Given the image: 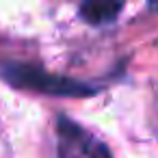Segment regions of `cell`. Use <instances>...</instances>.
<instances>
[{
    "mask_svg": "<svg viewBox=\"0 0 158 158\" xmlns=\"http://www.w3.org/2000/svg\"><path fill=\"white\" fill-rule=\"evenodd\" d=\"M0 76L7 82H11L13 87H22V89H33V91H41L48 95H63V98H85V95H93L95 89L87 82L67 78V76H59V74H48L37 65H28V63H2L0 65Z\"/></svg>",
    "mask_w": 158,
    "mask_h": 158,
    "instance_id": "cell-1",
    "label": "cell"
},
{
    "mask_svg": "<svg viewBox=\"0 0 158 158\" xmlns=\"http://www.w3.org/2000/svg\"><path fill=\"white\" fill-rule=\"evenodd\" d=\"M95 141L72 119L59 117V154L61 158H89Z\"/></svg>",
    "mask_w": 158,
    "mask_h": 158,
    "instance_id": "cell-2",
    "label": "cell"
},
{
    "mask_svg": "<svg viewBox=\"0 0 158 158\" xmlns=\"http://www.w3.org/2000/svg\"><path fill=\"white\" fill-rule=\"evenodd\" d=\"M121 9H123L121 2H85L80 7V15L89 24H106L113 22Z\"/></svg>",
    "mask_w": 158,
    "mask_h": 158,
    "instance_id": "cell-3",
    "label": "cell"
}]
</instances>
